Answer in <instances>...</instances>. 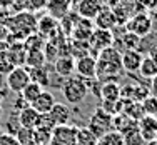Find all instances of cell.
<instances>
[{
    "label": "cell",
    "mask_w": 157,
    "mask_h": 145,
    "mask_svg": "<svg viewBox=\"0 0 157 145\" xmlns=\"http://www.w3.org/2000/svg\"><path fill=\"white\" fill-rule=\"evenodd\" d=\"M97 80H115L122 72V54L115 47H109L97 54Z\"/></svg>",
    "instance_id": "obj_1"
},
{
    "label": "cell",
    "mask_w": 157,
    "mask_h": 145,
    "mask_svg": "<svg viewBox=\"0 0 157 145\" xmlns=\"http://www.w3.org/2000/svg\"><path fill=\"white\" fill-rule=\"evenodd\" d=\"M9 30V37L15 42H24L29 35L37 32V17L32 12H18L12 13L5 22Z\"/></svg>",
    "instance_id": "obj_2"
},
{
    "label": "cell",
    "mask_w": 157,
    "mask_h": 145,
    "mask_svg": "<svg viewBox=\"0 0 157 145\" xmlns=\"http://www.w3.org/2000/svg\"><path fill=\"white\" fill-rule=\"evenodd\" d=\"M60 90H62V95H63V99H65V102L70 103V105H78V103H82L89 95L87 82L84 79H80L78 75H72V77H69V79H65L62 84V87H60Z\"/></svg>",
    "instance_id": "obj_3"
},
{
    "label": "cell",
    "mask_w": 157,
    "mask_h": 145,
    "mask_svg": "<svg viewBox=\"0 0 157 145\" xmlns=\"http://www.w3.org/2000/svg\"><path fill=\"white\" fill-rule=\"evenodd\" d=\"M87 127L100 139L109 130H114V117L110 113H107L105 110H102L100 107H97L94 110V113L90 115V118H89Z\"/></svg>",
    "instance_id": "obj_4"
},
{
    "label": "cell",
    "mask_w": 157,
    "mask_h": 145,
    "mask_svg": "<svg viewBox=\"0 0 157 145\" xmlns=\"http://www.w3.org/2000/svg\"><path fill=\"white\" fill-rule=\"evenodd\" d=\"M152 25H154V20H152V17L149 15V13H145V12L136 13V15H132L125 22L127 32L136 33V35L140 37V39L147 37L149 33L152 32Z\"/></svg>",
    "instance_id": "obj_5"
},
{
    "label": "cell",
    "mask_w": 157,
    "mask_h": 145,
    "mask_svg": "<svg viewBox=\"0 0 157 145\" xmlns=\"http://www.w3.org/2000/svg\"><path fill=\"white\" fill-rule=\"evenodd\" d=\"M5 84L7 88L13 94H20L29 84H30V75H29V70L24 67H15L10 73L5 75Z\"/></svg>",
    "instance_id": "obj_6"
},
{
    "label": "cell",
    "mask_w": 157,
    "mask_h": 145,
    "mask_svg": "<svg viewBox=\"0 0 157 145\" xmlns=\"http://www.w3.org/2000/svg\"><path fill=\"white\" fill-rule=\"evenodd\" d=\"M115 43V37L112 30H102V28H95L92 32L90 39H89V48L90 50H95L97 54L109 47H114Z\"/></svg>",
    "instance_id": "obj_7"
},
{
    "label": "cell",
    "mask_w": 157,
    "mask_h": 145,
    "mask_svg": "<svg viewBox=\"0 0 157 145\" xmlns=\"http://www.w3.org/2000/svg\"><path fill=\"white\" fill-rule=\"evenodd\" d=\"M75 72L80 79L84 80H92L97 79V60L95 57L85 54L75 60Z\"/></svg>",
    "instance_id": "obj_8"
},
{
    "label": "cell",
    "mask_w": 157,
    "mask_h": 145,
    "mask_svg": "<svg viewBox=\"0 0 157 145\" xmlns=\"http://www.w3.org/2000/svg\"><path fill=\"white\" fill-rule=\"evenodd\" d=\"M77 127H72L70 124L67 125H57L52 128L50 145H69L75 142L77 139Z\"/></svg>",
    "instance_id": "obj_9"
},
{
    "label": "cell",
    "mask_w": 157,
    "mask_h": 145,
    "mask_svg": "<svg viewBox=\"0 0 157 145\" xmlns=\"http://www.w3.org/2000/svg\"><path fill=\"white\" fill-rule=\"evenodd\" d=\"M137 127L144 142H152L157 135V115H144L137 120Z\"/></svg>",
    "instance_id": "obj_10"
},
{
    "label": "cell",
    "mask_w": 157,
    "mask_h": 145,
    "mask_svg": "<svg viewBox=\"0 0 157 145\" xmlns=\"http://www.w3.org/2000/svg\"><path fill=\"white\" fill-rule=\"evenodd\" d=\"M142 54L139 48H130V50L122 52V69L127 73L139 72V67L142 64Z\"/></svg>",
    "instance_id": "obj_11"
},
{
    "label": "cell",
    "mask_w": 157,
    "mask_h": 145,
    "mask_svg": "<svg viewBox=\"0 0 157 145\" xmlns=\"http://www.w3.org/2000/svg\"><path fill=\"white\" fill-rule=\"evenodd\" d=\"M102 7V0H80L77 5V15L85 20H94Z\"/></svg>",
    "instance_id": "obj_12"
},
{
    "label": "cell",
    "mask_w": 157,
    "mask_h": 145,
    "mask_svg": "<svg viewBox=\"0 0 157 145\" xmlns=\"http://www.w3.org/2000/svg\"><path fill=\"white\" fill-rule=\"evenodd\" d=\"M47 115L50 117L54 127L70 124V118H72V112H70L69 105H65V103H59V102H55V105L52 107V110Z\"/></svg>",
    "instance_id": "obj_13"
},
{
    "label": "cell",
    "mask_w": 157,
    "mask_h": 145,
    "mask_svg": "<svg viewBox=\"0 0 157 145\" xmlns=\"http://www.w3.org/2000/svg\"><path fill=\"white\" fill-rule=\"evenodd\" d=\"M124 137V143L125 145H144V139H142L139 127H137V120H129L125 124V127L122 130H119Z\"/></svg>",
    "instance_id": "obj_14"
},
{
    "label": "cell",
    "mask_w": 157,
    "mask_h": 145,
    "mask_svg": "<svg viewBox=\"0 0 157 145\" xmlns=\"http://www.w3.org/2000/svg\"><path fill=\"white\" fill-rule=\"evenodd\" d=\"M57 30H59V20L55 17H52L50 13H45L40 18H37V32L42 37L52 39Z\"/></svg>",
    "instance_id": "obj_15"
},
{
    "label": "cell",
    "mask_w": 157,
    "mask_h": 145,
    "mask_svg": "<svg viewBox=\"0 0 157 145\" xmlns=\"http://www.w3.org/2000/svg\"><path fill=\"white\" fill-rule=\"evenodd\" d=\"M54 69L57 72V75L63 77V79H69L75 72V60H74L72 55H60L54 62Z\"/></svg>",
    "instance_id": "obj_16"
},
{
    "label": "cell",
    "mask_w": 157,
    "mask_h": 145,
    "mask_svg": "<svg viewBox=\"0 0 157 145\" xmlns=\"http://www.w3.org/2000/svg\"><path fill=\"white\" fill-rule=\"evenodd\" d=\"M55 105V97L52 92H47L45 88L42 90V94H40L39 97H37L35 100L30 103V107L33 110H37L40 115H44V113H48L52 110V107Z\"/></svg>",
    "instance_id": "obj_17"
},
{
    "label": "cell",
    "mask_w": 157,
    "mask_h": 145,
    "mask_svg": "<svg viewBox=\"0 0 157 145\" xmlns=\"http://www.w3.org/2000/svg\"><path fill=\"white\" fill-rule=\"evenodd\" d=\"M17 120H18V124H20V127L33 130V128L37 127V125H39L40 113L37 112V110H33L32 107L29 105V107H25L24 110L17 112Z\"/></svg>",
    "instance_id": "obj_18"
},
{
    "label": "cell",
    "mask_w": 157,
    "mask_h": 145,
    "mask_svg": "<svg viewBox=\"0 0 157 145\" xmlns=\"http://www.w3.org/2000/svg\"><path fill=\"white\" fill-rule=\"evenodd\" d=\"M94 20H95L97 28H102V30H112L114 25H117L114 12H112L109 7H102V10L97 13V17L94 18Z\"/></svg>",
    "instance_id": "obj_19"
},
{
    "label": "cell",
    "mask_w": 157,
    "mask_h": 145,
    "mask_svg": "<svg viewBox=\"0 0 157 145\" xmlns=\"http://www.w3.org/2000/svg\"><path fill=\"white\" fill-rule=\"evenodd\" d=\"M100 99L102 100H121V85L115 80H107L102 82L100 85Z\"/></svg>",
    "instance_id": "obj_20"
},
{
    "label": "cell",
    "mask_w": 157,
    "mask_h": 145,
    "mask_svg": "<svg viewBox=\"0 0 157 145\" xmlns=\"http://www.w3.org/2000/svg\"><path fill=\"white\" fill-rule=\"evenodd\" d=\"M7 52H9V55H10V58H12V62L15 64V67H24L25 65L27 50H25V47H24V42H15V40H13V43L9 45Z\"/></svg>",
    "instance_id": "obj_21"
},
{
    "label": "cell",
    "mask_w": 157,
    "mask_h": 145,
    "mask_svg": "<svg viewBox=\"0 0 157 145\" xmlns=\"http://www.w3.org/2000/svg\"><path fill=\"white\" fill-rule=\"evenodd\" d=\"M29 75L30 82H35L40 87H47L50 84V72H48V64L35 67V69H29Z\"/></svg>",
    "instance_id": "obj_22"
},
{
    "label": "cell",
    "mask_w": 157,
    "mask_h": 145,
    "mask_svg": "<svg viewBox=\"0 0 157 145\" xmlns=\"http://www.w3.org/2000/svg\"><path fill=\"white\" fill-rule=\"evenodd\" d=\"M139 73H140V77H144V79L152 80L157 75V60L152 58L151 55L144 57L142 58V64L139 67Z\"/></svg>",
    "instance_id": "obj_23"
},
{
    "label": "cell",
    "mask_w": 157,
    "mask_h": 145,
    "mask_svg": "<svg viewBox=\"0 0 157 145\" xmlns=\"http://www.w3.org/2000/svg\"><path fill=\"white\" fill-rule=\"evenodd\" d=\"M75 142L78 145H97L99 143V137H97L89 127H82V128L77 130Z\"/></svg>",
    "instance_id": "obj_24"
},
{
    "label": "cell",
    "mask_w": 157,
    "mask_h": 145,
    "mask_svg": "<svg viewBox=\"0 0 157 145\" xmlns=\"http://www.w3.org/2000/svg\"><path fill=\"white\" fill-rule=\"evenodd\" d=\"M45 55H44V50H29L27 57H25V65H29V69H35V67L45 65Z\"/></svg>",
    "instance_id": "obj_25"
},
{
    "label": "cell",
    "mask_w": 157,
    "mask_h": 145,
    "mask_svg": "<svg viewBox=\"0 0 157 145\" xmlns=\"http://www.w3.org/2000/svg\"><path fill=\"white\" fill-rule=\"evenodd\" d=\"M42 90H44V87H40L39 84H35V82H30V84H29L27 87H25L18 95H22V99H24L25 102H27L29 105H30L33 100H35L37 97L42 94Z\"/></svg>",
    "instance_id": "obj_26"
},
{
    "label": "cell",
    "mask_w": 157,
    "mask_h": 145,
    "mask_svg": "<svg viewBox=\"0 0 157 145\" xmlns=\"http://www.w3.org/2000/svg\"><path fill=\"white\" fill-rule=\"evenodd\" d=\"M97 145H125V143H124V137L119 130H109L99 139Z\"/></svg>",
    "instance_id": "obj_27"
},
{
    "label": "cell",
    "mask_w": 157,
    "mask_h": 145,
    "mask_svg": "<svg viewBox=\"0 0 157 145\" xmlns=\"http://www.w3.org/2000/svg\"><path fill=\"white\" fill-rule=\"evenodd\" d=\"M24 47L27 52L29 50H42V48L45 47V40H44V37L40 35L39 32H35L24 40Z\"/></svg>",
    "instance_id": "obj_28"
},
{
    "label": "cell",
    "mask_w": 157,
    "mask_h": 145,
    "mask_svg": "<svg viewBox=\"0 0 157 145\" xmlns=\"http://www.w3.org/2000/svg\"><path fill=\"white\" fill-rule=\"evenodd\" d=\"M15 69V64L12 62L9 52H0V75H7Z\"/></svg>",
    "instance_id": "obj_29"
},
{
    "label": "cell",
    "mask_w": 157,
    "mask_h": 145,
    "mask_svg": "<svg viewBox=\"0 0 157 145\" xmlns=\"http://www.w3.org/2000/svg\"><path fill=\"white\" fill-rule=\"evenodd\" d=\"M119 40H121V42L125 45L124 50H130V48H139V45H140V37H137L136 33H132V32H125ZM124 50H122V52H124Z\"/></svg>",
    "instance_id": "obj_30"
},
{
    "label": "cell",
    "mask_w": 157,
    "mask_h": 145,
    "mask_svg": "<svg viewBox=\"0 0 157 145\" xmlns=\"http://www.w3.org/2000/svg\"><path fill=\"white\" fill-rule=\"evenodd\" d=\"M142 110H144L145 115H157V97L155 95H149L145 97L140 102Z\"/></svg>",
    "instance_id": "obj_31"
},
{
    "label": "cell",
    "mask_w": 157,
    "mask_h": 145,
    "mask_svg": "<svg viewBox=\"0 0 157 145\" xmlns=\"http://www.w3.org/2000/svg\"><path fill=\"white\" fill-rule=\"evenodd\" d=\"M15 137H17V140L22 145H32L33 143V130H30V128L20 127V128L17 130Z\"/></svg>",
    "instance_id": "obj_32"
},
{
    "label": "cell",
    "mask_w": 157,
    "mask_h": 145,
    "mask_svg": "<svg viewBox=\"0 0 157 145\" xmlns=\"http://www.w3.org/2000/svg\"><path fill=\"white\" fill-rule=\"evenodd\" d=\"M30 12V0H10V12L18 13V12Z\"/></svg>",
    "instance_id": "obj_33"
},
{
    "label": "cell",
    "mask_w": 157,
    "mask_h": 145,
    "mask_svg": "<svg viewBox=\"0 0 157 145\" xmlns=\"http://www.w3.org/2000/svg\"><path fill=\"white\" fill-rule=\"evenodd\" d=\"M0 145H22L17 140L15 135H10V133H0Z\"/></svg>",
    "instance_id": "obj_34"
},
{
    "label": "cell",
    "mask_w": 157,
    "mask_h": 145,
    "mask_svg": "<svg viewBox=\"0 0 157 145\" xmlns=\"http://www.w3.org/2000/svg\"><path fill=\"white\" fill-rule=\"evenodd\" d=\"M48 0H30V12H37V10L47 9Z\"/></svg>",
    "instance_id": "obj_35"
},
{
    "label": "cell",
    "mask_w": 157,
    "mask_h": 145,
    "mask_svg": "<svg viewBox=\"0 0 157 145\" xmlns=\"http://www.w3.org/2000/svg\"><path fill=\"white\" fill-rule=\"evenodd\" d=\"M139 3L142 5V9H147V10L157 9V0H139Z\"/></svg>",
    "instance_id": "obj_36"
},
{
    "label": "cell",
    "mask_w": 157,
    "mask_h": 145,
    "mask_svg": "<svg viewBox=\"0 0 157 145\" xmlns=\"http://www.w3.org/2000/svg\"><path fill=\"white\" fill-rule=\"evenodd\" d=\"M25 107H29V103L25 102L24 99H22V95H18L17 97V100H15V105H13V109L17 110V112H20V110H24Z\"/></svg>",
    "instance_id": "obj_37"
},
{
    "label": "cell",
    "mask_w": 157,
    "mask_h": 145,
    "mask_svg": "<svg viewBox=\"0 0 157 145\" xmlns=\"http://www.w3.org/2000/svg\"><path fill=\"white\" fill-rule=\"evenodd\" d=\"M3 40H9V30L3 24H0V42H3Z\"/></svg>",
    "instance_id": "obj_38"
},
{
    "label": "cell",
    "mask_w": 157,
    "mask_h": 145,
    "mask_svg": "<svg viewBox=\"0 0 157 145\" xmlns=\"http://www.w3.org/2000/svg\"><path fill=\"white\" fill-rule=\"evenodd\" d=\"M151 92H152V95L157 97V75L151 80Z\"/></svg>",
    "instance_id": "obj_39"
},
{
    "label": "cell",
    "mask_w": 157,
    "mask_h": 145,
    "mask_svg": "<svg viewBox=\"0 0 157 145\" xmlns=\"http://www.w3.org/2000/svg\"><path fill=\"white\" fill-rule=\"evenodd\" d=\"M0 10H10V0H0Z\"/></svg>",
    "instance_id": "obj_40"
},
{
    "label": "cell",
    "mask_w": 157,
    "mask_h": 145,
    "mask_svg": "<svg viewBox=\"0 0 157 145\" xmlns=\"http://www.w3.org/2000/svg\"><path fill=\"white\" fill-rule=\"evenodd\" d=\"M9 88H7V90H2V88H0V103H3V100L7 99V95H9Z\"/></svg>",
    "instance_id": "obj_41"
},
{
    "label": "cell",
    "mask_w": 157,
    "mask_h": 145,
    "mask_svg": "<svg viewBox=\"0 0 157 145\" xmlns=\"http://www.w3.org/2000/svg\"><path fill=\"white\" fill-rule=\"evenodd\" d=\"M144 145H157V142H155V140H152V142H145Z\"/></svg>",
    "instance_id": "obj_42"
},
{
    "label": "cell",
    "mask_w": 157,
    "mask_h": 145,
    "mask_svg": "<svg viewBox=\"0 0 157 145\" xmlns=\"http://www.w3.org/2000/svg\"><path fill=\"white\" fill-rule=\"evenodd\" d=\"M2 113H3V109H2V103H0V117H2Z\"/></svg>",
    "instance_id": "obj_43"
},
{
    "label": "cell",
    "mask_w": 157,
    "mask_h": 145,
    "mask_svg": "<svg viewBox=\"0 0 157 145\" xmlns=\"http://www.w3.org/2000/svg\"><path fill=\"white\" fill-rule=\"evenodd\" d=\"M69 145H78L77 142H72V143H69Z\"/></svg>",
    "instance_id": "obj_44"
},
{
    "label": "cell",
    "mask_w": 157,
    "mask_h": 145,
    "mask_svg": "<svg viewBox=\"0 0 157 145\" xmlns=\"http://www.w3.org/2000/svg\"><path fill=\"white\" fill-rule=\"evenodd\" d=\"M155 142H157V135H155Z\"/></svg>",
    "instance_id": "obj_45"
},
{
    "label": "cell",
    "mask_w": 157,
    "mask_h": 145,
    "mask_svg": "<svg viewBox=\"0 0 157 145\" xmlns=\"http://www.w3.org/2000/svg\"><path fill=\"white\" fill-rule=\"evenodd\" d=\"M152 50H155V48H152ZM155 52H157V50H155Z\"/></svg>",
    "instance_id": "obj_46"
},
{
    "label": "cell",
    "mask_w": 157,
    "mask_h": 145,
    "mask_svg": "<svg viewBox=\"0 0 157 145\" xmlns=\"http://www.w3.org/2000/svg\"><path fill=\"white\" fill-rule=\"evenodd\" d=\"M107 2H109V0H107Z\"/></svg>",
    "instance_id": "obj_47"
}]
</instances>
